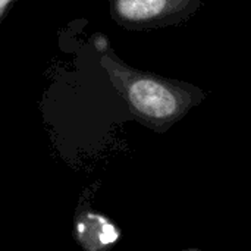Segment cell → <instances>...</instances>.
<instances>
[{
	"label": "cell",
	"instance_id": "1",
	"mask_svg": "<svg viewBox=\"0 0 251 251\" xmlns=\"http://www.w3.org/2000/svg\"><path fill=\"white\" fill-rule=\"evenodd\" d=\"M100 66L107 72L131 113L143 125L159 132L182 119L204 97L191 85L134 69L112 53L101 54Z\"/></svg>",
	"mask_w": 251,
	"mask_h": 251
},
{
	"label": "cell",
	"instance_id": "2",
	"mask_svg": "<svg viewBox=\"0 0 251 251\" xmlns=\"http://www.w3.org/2000/svg\"><path fill=\"white\" fill-rule=\"evenodd\" d=\"M200 0H112L113 18L128 28H150L191 15Z\"/></svg>",
	"mask_w": 251,
	"mask_h": 251
},
{
	"label": "cell",
	"instance_id": "3",
	"mask_svg": "<svg viewBox=\"0 0 251 251\" xmlns=\"http://www.w3.org/2000/svg\"><path fill=\"white\" fill-rule=\"evenodd\" d=\"M9 1H10V0H0V16H1V13L4 12V9H6V6L9 4Z\"/></svg>",
	"mask_w": 251,
	"mask_h": 251
}]
</instances>
